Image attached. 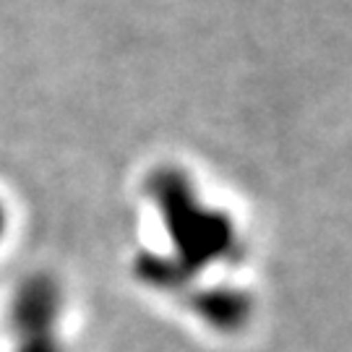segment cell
Wrapping results in <instances>:
<instances>
[{"mask_svg": "<svg viewBox=\"0 0 352 352\" xmlns=\"http://www.w3.org/2000/svg\"><path fill=\"white\" fill-rule=\"evenodd\" d=\"M6 230H8V212H6V206L0 204V240L6 235Z\"/></svg>", "mask_w": 352, "mask_h": 352, "instance_id": "4", "label": "cell"}, {"mask_svg": "<svg viewBox=\"0 0 352 352\" xmlns=\"http://www.w3.org/2000/svg\"><path fill=\"white\" fill-rule=\"evenodd\" d=\"M193 314L217 331H238L248 324L253 300L238 287H206L190 298Z\"/></svg>", "mask_w": 352, "mask_h": 352, "instance_id": "3", "label": "cell"}, {"mask_svg": "<svg viewBox=\"0 0 352 352\" xmlns=\"http://www.w3.org/2000/svg\"><path fill=\"white\" fill-rule=\"evenodd\" d=\"M63 311L65 295L55 277L37 272L19 282L8 311L11 352H65L60 334Z\"/></svg>", "mask_w": 352, "mask_h": 352, "instance_id": "2", "label": "cell"}, {"mask_svg": "<svg viewBox=\"0 0 352 352\" xmlns=\"http://www.w3.org/2000/svg\"><path fill=\"white\" fill-rule=\"evenodd\" d=\"M146 199L160 217L167 253H139L136 279L160 292H186L196 274L243 258V235L235 219L209 204L186 170L162 164L146 177Z\"/></svg>", "mask_w": 352, "mask_h": 352, "instance_id": "1", "label": "cell"}]
</instances>
